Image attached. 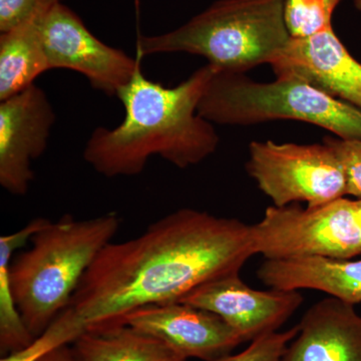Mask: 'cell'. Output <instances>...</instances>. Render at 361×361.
I'll return each instance as SVG.
<instances>
[{
  "label": "cell",
  "instance_id": "6da1fadb",
  "mask_svg": "<svg viewBox=\"0 0 361 361\" xmlns=\"http://www.w3.org/2000/svg\"><path fill=\"white\" fill-rule=\"evenodd\" d=\"M253 255L251 225L179 209L140 236L104 247L68 308L87 330L118 322L142 306L179 302L201 285L240 272Z\"/></svg>",
  "mask_w": 361,
  "mask_h": 361
},
{
  "label": "cell",
  "instance_id": "7a4b0ae2",
  "mask_svg": "<svg viewBox=\"0 0 361 361\" xmlns=\"http://www.w3.org/2000/svg\"><path fill=\"white\" fill-rule=\"evenodd\" d=\"M215 71L206 65L176 87H165L137 68L116 96L125 109L123 122L92 132L85 161L106 178L141 174L153 156L179 169L205 161L220 137L213 123L199 115L198 106Z\"/></svg>",
  "mask_w": 361,
  "mask_h": 361
},
{
  "label": "cell",
  "instance_id": "3957f363",
  "mask_svg": "<svg viewBox=\"0 0 361 361\" xmlns=\"http://www.w3.org/2000/svg\"><path fill=\"white\" fill-rule=\"evenodd\" d=\"M121 226L116 212L85 220L71 215L49 221L8 267L14 302L37 338L70 305L90 266L113 241Z\"/></svg>",
  "mask_w": 361,
  "mask_h": 361
},
{
  "label": "cell",
  "instance_id": "277c9868",
  "mask_svg": "<svg viewBox=\"0 0 361 361\" xmlns=\"http://www.w3.org/2000/svg\"><path fill=\"white\" fill-rule=\"evenodd\" d=\"M284 0H218L172 32L137 42V58L170 52L202 56L219 71L270 65L290 39Z\"/></svg>",
  "mask_w": 361,
  "mask_h": 361
},
{
  "label": "cell",
  "instance_id": "5b68a950",
  "mask_svg": "<svg viewBox=\"0 0 361 361\" xmlns=\"http://www.w3.org/2000/svg\"><path fill=\"white\" fill-rule=\"evenodd\" d=\"M198 114L213 125L299 121L329 130L341 139L361 140L360 109L291 78L258 82L245 73L216 70Z\"/></svg>",
  "mask_w": 361,
  "mask_h": 361
},
{
  "label": "cell",
  "instance_id": "8992f818",
  "mask_svg": "<svg viewBox=\"0 0 361 361\" xmlns=\"http://www.w3.org/2000/svg\"><path fill=\"white\" fill-rule=\"evenodd\" d=\"M254 253L265 260L307 257L353 259L361 255V215L357 200L346 198L322 206L266 209L251 225Z\"/></svg>",
  "mask_w": 361,
  "mask_h": 361
},
{
  "label": "cell",
  "instance_id": "52a82bcc",
  "mask_svg": "<svg viewBox=\"0 0 361 361\" xmlns=\"http://www.w3.org/2000/svg\"><path fill=\"white\" fill-rule=\"evenodd\" d=\"M246 170L277 207L322 206L348 195L341 160L325 142H252Z\"/></svg>",
  "mask_w": 361,
  "mask_h": 361
},
{
  "label": "cell",
  "instance_id": "ba28073f",
  "mask_svg": "<svg viewBox=\"0 0 361 361\" xmlns=\"http://www.w3.org/2000/svg\"><path fill=\"white\" fill-rule=\"evenodd\" d=\"M42 39L49 71L66 68L87 78L94 89L116 96L141 68V59L104 44L61 1L52 4L42 23Z\"/></svg>",
  "mask_w": 361,
  "mask_h": 361
},
{
  "label": "cell",
  "instance_id": "9c48e42d",
  "mask_svg": "<svg viewBox=\"0 0 361 361\" xmlns=\"http://www.w3.org/2000/svg\"><path fill=\"white\" fill-rule=\"evenodd\" d=\"M54 122L52 104L35 84L0 101V185L9 194L27 193L32 161L47 149Z\"/></svg>",
  "mask_w": 361,
  "mask_h": 361
},
{
  "label": "cell",
  "instance_id": "30bf717a",
  "mask_svg": "<svg viewBox=\"0 0 361 361\" xmlns=\"http://www.w3.org/2000/svg\"><path fill=\"white\" fill-rule=\"evenodd\" d=\"M179 302L220 316L244 342L278 331L303 303L299 291L256 290L230 273L201 285Z\"/></svg>",
  "mask_w": 361,
  "mask_h": 361
},
{
  "label": "cell",
  "instance_id": "8fae6325",
  "mask_svg": "<svg viewBox=\"0 0 361 361\" xmlns=\"http://www.w3.org/2000/svg\"><path fill=\"white\" fill-rule=\"evenodd\" d=\"M118 322L155 337L187 360L215 361L244 343L220 316L183 302L142 306Z\"/></svg>",
  "mask_w": 361,
  "mask_h": 361
},
{
  "label": "cell",
  "instance_id": "7c38bea8",
  "mask_svg": "<svg viewBox=\"0 0 361 361\" xmlns=\"http://www.w3.org/2000/svg\"><path fill=\"white\" fill-rule=\"evenodd\" d=\"M277 78L299 80L361 110V63L334 27L306 37H290L269 65Z\"/></svg>",
  "mask_w": 361,
  "mask_h": 361
},
{
  "label": "cell",
  "instance_id": "4fadbf2b",
  "mask_svg": "<svg viewBox=\"0 0 361 361\" xmlns=\"http://www.w3.org/2000/svg\"><path fill=\"white\" fill-rule=\"evenodd\" d=\"M297 325L283 361H361V315L353 304L326 297Z\"/></svg>",
  "mask_w": 361,
  "mask_h": 361
},
{
  "label": "cell",
  "instance_id": "5bb4252c",
  "mask_svg": "<svg viewBox=\"0 0 361 361\" xmlns=\"http://www.w3.org/2000/svg\"><path fill=\"white\" fill-rule=\"evenodd\" d=\"M257 276L270 289H311L353 305L361 302V259L265 260L259 267Z\"/></svg>",
  "mask_w": 361,
  "mask_h": 361
},
{
  "label": "cell",
  "instance_id": "9a60e30c",
  "mask_svg": "<svg viewBox=\"0 0 361 361\" xmlns=\"http://www.w3.org/2000/svg\"><path fill=\"white\" fill-rule=\"evenodd\" d=\"M61 0H42L35 13L20 25L0 37V101L35 84L49 71L42 45V23L52 4Z\"/></svg>",
  "mask_w": 361,
  "mask_h": 361
},
{
  "label": "cell",
  "instance_id": "2e32d148",
  "mask_svg": "<svg viewBox=\"0 0 361 361\" xmlns=\"http://www.w3.org/2000/svg\"><path fill=\"white\" fill-rule=\"evenodd\" d=\"M70 346L75 361H187L163 341L120 322L85 330Z\"/></svg>",
  "mask_w": 361,
  "mask_h": 361
},
{
  "label": "cell",
  "instance_id": "e0dca14e",
  "mask_svg": "<svg viewBox=\"0 0 361 361\" xmlns=\"http://www.w3.org/2000/svg\"><path fill=\"white\" fill-rule=\"evenodd\" d=\"M49 219L35 218L18 231L0 237V353L9 355L30 345L35 337L28 331L14 302L8 282V267L14 252L25 245Z\"/></svg>",
  "mask_w": 361,
  "mask_h": 361
},
{
  "label": "cell",
  "instance_id": "ac0fdd59",
  "mask_svg": "<svg viewBox=\"0 0 361 361\" xmlns=\"http://www.w3.org/2000/svg\"><path fill=\"white\" fill-rule=\"evenodd\" d=\"M342 0H284V18L291 37H306L332 27Z\"/></svg>",
  "mask_w": 361,
  "mask_h": 361
},
{
  "label": "cell",
  "instance_id": "d6986e66",
  "mask_svg": "<svg viewBox=\"0 0 361 361\" xmlns=\"http://www.w3.org/2000/svg\"><path fill=\"white\" fill-rule=\"evenodd\" d=\"M87 330L70 308H66L49 325L44 334L26 348L1 356L0 361H35L40 356L66 344L75 341Z\"/></svg>",
  "mask_w": 361,
  "mask_h": 361
},
{
  "label": "cell",
  "instance_id": "ffe728a7",
  "mask_svg": "<svg viewBox=\"0 0 361 361\" xmlns=\"http://www.w3.org/2000/svg\"><path fill=\"white\" fill-rule=\"evenodd\" d=\"M298 334V325L285 331H275L251 341L237 355H226L215 361H283L285 351Z\"/></svg>",
  "mask_w": 361,
  "mask_h": 361
},
{
  "label": "cell",
  "instance_id": "44dd1931",
  "mask_svg": "<svg viewBox=\"0 0 361 361\" xmlns=\"http://www.w3.org/2000/svg\"><path fill=\"white\" fill-rule=\"evenodd\" d=\"M323 142L329 145L341 160L345 174L348 195L361 200V140L326 137Z\"/></svg>",
  "mask_w": 361,
  "mask_h": 361
},
{
  "label": "cell",
  "instance_id": "7402d4cb",
  "mask_svg": "<svg viewBox=\"0 0 361 361\" xmlns=\"http://www.w3.org/2000/svg\"><path fill=\"white\" fill-rule=\"evenodd\" d=\"M42 0H0V32H9L27 20Z\"/></svg>",
  "mask_w": 361,
  "mask_h": 361
},
{
  "label": "cell",
  "instance_id": "603a6c76",
  "mask_svg": "<svg viewBox=\"0 0 361 361\" xmlns=\"http://www.w3.org/2000/svg\"><path fill=\"white\" fill-rule=\"evenodd\" d=\"M35 361H75L71 355L70 344L59 346L40 356L39 360Z\"/></svg>",
  "mask_w": 361,
  "mask_h": 361
},
{
  "label": "cell",
  "instance_id": "cb8c5ba5",
  "mask_svg": "<svg viewBox=\"0 0 361 361\" xmlns=\"http://www.w3.org/2000/svg\"><path fill=\"white\" fill-rule=\"evenodd\" d=\"M353 4H355L356 11L361 13V0H353Z\"/></svg>",
  "mask_w": 361,
  "mask_h": 361
},
{
  "label": "cell",
  "instance_id": "d4e9b609",
  "mask_svg": "<svg viewBox=\"0 0 361 361\" xmlns=\"http://www.w3.org/2000/svg\"><path fill=\"white\" fill-rule=\"evenodd\" d=\"M358 208H360V212L361 215V200H357Z\"/></svg>",
  "mask_w": 361,
  "mask_h": 361
}]
</instances>
